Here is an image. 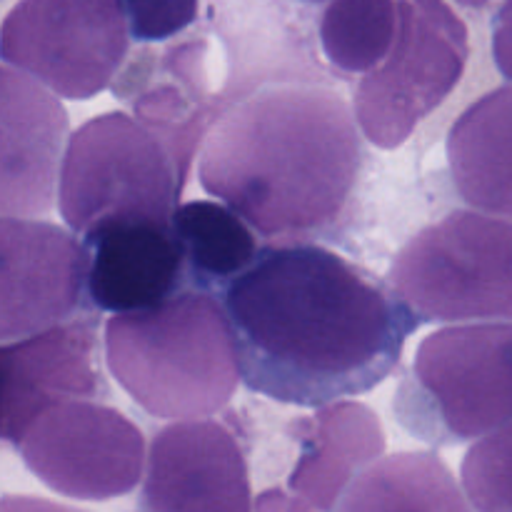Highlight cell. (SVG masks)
<instances>
[{
    "label": "cell",
    "instance_id": "13",
    "mask_svg": "<svg viewBox=\"0 0 512 512\" xmlns=\"http://www.w3.org/2000/svg\"><path fill=\"white\" fill-rule=\"evenodd\" d=\"M68 128V113L53 90L0 65V218L50 213Z\"/></svg>",
    "mask_w": 512,
    "mask_h": 512
},
{
    "label": "cell",
    "instance_id": "22",
    "mask_svg": "<svg viewBox=\"0 0 512 512\" xmlns=\"http://www.w3.org/2000/svg\"><path fill=\"white\" fill-rule=\"evenodd\" d=\"M493 60L495 68L512 80V0H505L493 20Z\"/></svg>",
    "mask_w": 512,
    "mask_h": 512
},
{
    "label": "cell",
    "instance_id": "18",
    "mask_svg": "<svg viewBox=\"0 0 512 512\" xmlns=\"http://www.w3.org/2000/svg\"><path fill=\"white\" fill-rule=\"evenodd\" d=\"M173 228L188 255V273L208 285L230 283L258 258L255 230L213 200H190L173 213Z\"/></svg>",
    "mask_w": 512,
    "mask_h": 512
},
{
    "label": "cell",
    "instance_id": "9",
    "mask_svg": "<svg viewBox=\"0 0 512 512\" xmlns=\"http://www.w3.org/2000/svg\"><path fill=\"white\" fill-rule=\"evenodd\" d=\"M15 448L40 483L75 500H113L133 493L148 460L143 430L98 400L50 405Z\"/></svg>",
    "mask_w": 512,
    "mask_h": 512
},
{
    "label": "cell",
    "instance_id": "2",
    "mask_svg": "<svg viewBox=\"0 0 512 512\" xmlns=\"http://www.w3.org/2000/svg\"><path fill=\"white\" fill-rule=\"evenodd\" d=\"M355 110L330 85L283 78L225 110L200 145L205 193L268 240L338 228L363 175Z\"/></svg>",
    "mask_w": 512,
    "mask_h": 512
},
{
    "label": "cell",
    "instance_id": "11",
    "mask_svg": "<svg viewBox=\"0 0 512 512\" xmlns=\"http://www.w3.org/2000/svg\"><path fill=\"white\" fill-rule=\"evenodd\" d=\"M135 512H253L245 455L218 420H175L153 438Z\"/></svg>",
    "mask_w": 512,
    "mask_h": 512
},
{
    "label": "cell",
    "instance_id": "7",
    "mask_svg": "<svg viewBox=\"0 0 512 512\" xmlns=\"http://www.w3.org/2000/svg\"><path fill=\"white\" fill-rule=\"evenodd\" d=\"M468 25L445 0H398L388 58L363 75L353 110L373 145L393 150L448 100L468 65Z\"/></svg>",
    "mask_w": 512,
    "mask_h": 512
},
{
    "label": "cell",
    "instance_id": "20",
    "mask_svg": "<svg viewBox=\"0 0 512 512\" xmlns=\"http://www.w3.org/2000/svg\"><path fill=\"white\" fill-rule=\"evenodd\" d=\"M460 478L478 512H512V420L468 450Z\"/></svg>",
    "mask_w": 512,
    "mask_h": 512
},
{
    "label": "cell",
    "instance_id": "16",
    "mask_svg": "<svg viewBox=\"0 0 512 512\" xmlns=\"http://www.w3.org/2000/svg\"><path fill=\"white\" fill-rule=\"evenodd\" d=\"M448 165L470 208L512 218V85L463 110L448 133Z\"/></svg>",
    "mask_w": 512,
    "mask_h": 512
},
{
    "label": "cell",
    "instance_id": "4",
    "mask_svg": "<svg viewBox=\"0 0 512 512\" xmlns=\"http://www.w3.org/2000/svg\"><path fill=\"white\" fill-rule=\"evenodd\" d=\"M395 420L435 448L512 420V323H460L420 340L393 398Z\"/></svg>",
    "mask_w": 512,
    "mask_h": 512
},
{
    "label": "cell",
    "instance_id": "5",
    "mask_svg": "<svg viewBox=\"0 0 512 512\" xmlns=\"http://www.w3.org/2000/svg\"><path fill=\"white\" fill-rule=\"evenodd\" d=\"M388 280L420 325L512 323V223L455 210L403 245Z\"/></svg>",
    "mask_w": 512,
    "mask_h": 512
},
{
    "label": "cell",
    "instance_id": "12",
    "mask_svg": "<svg viewBox=\"0 0 512 512\" xmlns=\"http://www.w3.org/2000/svg\"><path fill=\"white\" fill-rule=\"evenodd\" d=\"M95 318H70L30 338L0 343V440L18 445L28 425L65 400H103Z\"/></svg>",
    "mask_w": 512,
    "mask_h": 512
},
{
    "label": "cell",
    "instance_id": "8",
    "mask_svg": "<svg viewBox=\"0 0 512 512\" xmlns=\"http://www.w3.org/2000/svg\"><path fill=\"white\" fill-rule=\"evenodd\" d=\"M123 0H20L0 25V60L58 98L103 93L128 55Z\"/></svg>",
    "mask_w": 512,
    "mask_h": 512
},
{
    "label": "cell",
    "instance_id": "19",
    "mask_svg": "<svg viewBox=\"0 0 512 512\" xmlns=\"http://www.w3.org/2000/svg\"><path fill=\"white\" fill-rule=\"evenodd\" d=\"M398 0H333L320 18V48L340 75H368L388 58Z\"/></svg>",
    "mask_w": 512,
    "mask_h": 512
},
{
    "label": "cell",
    "instance_id": "6",
    "mask_svg": "<svg viewBox=\"0 0 512 512\" xmlns=\"http://www.w3.org/2000/svg\"><path fill=\"white\" fill-rule=\"evenodd\" d=\"M183 190L163 140L125 113H103L68 138L60 168L58 208L83 238L103 220L173 223Z\"/></svg>",
    "mask_w": 512,
    "mask_h": 512
},
{
    "label": "cell",
    "instance_id": "15",
    "mask_svg": "<svg viewBox=\"0 0 512 512\" xmlns=\"http://www.w3.org/2000/svg\"><path fill=\"white\" fill-rule=\"evenodd\" d=\"M300 455L288 485L315 510L330 512L350 483L385 455L383 423L360 400H333L295 420Z\"/></svg>",
    "mask_w": 512,
    "mask_h": 512
},
{
    "label": "cell",
    "instance_id": "3",
    "mask_svg": "<svg viewBox=\"0 0 512 512\" xmlns=\"http://www.w3.org/2000/svg\"><path fill=\"white\" fill-rule=\"evenodd\" d=\"M105 363L145 413L163 420L220 413L243 380L225 305L205 290L115 313L105 323Z\"/></svg>",
    "mask_w": 512,
    "mask_h": 512
},
{
    "label": "cell",
    "instance_id": "21",
    "mask_svg": "<svg viewBox=\"0 0 512 512\" xmlns=\"http://www.w3.org/2000/svg\"><path fill=\"white\" fill-rule=\"evenodd\" d=\"M135 40L158 43L183 33L198 18V0H123Z\"/></svg>",
    "mask_w": 512,
    "mask_h": 512
},
{
    "label": "cell",
    "instance_id": "25",
    "mask_svg": "<svg viewBox=\"0 0 512 512\" xmlns=\"http://www.w3.org/2000/svg\"><path fill=\"white\" fill-rule=\"evenodd\" d=\"M455 3L465 5V8H485V5H488L490 0H455Z\"/></svg>",
    "mask_w": 512,
    "mask_h": 512
},
{
    "label": "cell",
    "instance_id": "26",
    "mask_svg": "<svg viewBox=\"0 0 512 512\" xmlns=\"http://www.w3.org/2000/svg\"><path fill=\"white\" fill-rule=\"evenodd\" d=\"M303 3H325V0H303Z\"/></svg>",
    "mask_w": 512,
    "mask_h": 512
},
{
    "label": "cell",
    "instance_id": "10",
    "mask_svg": "<svg viewBox=\"0 0 512 512\" xmlns=\"http://www.w3.org/2000/svg\"><path fill=\"white\" fill-rule=\"evenodd\" d=\"M88 295V250L60 225L0 218V343L75 318Z\"/></svg>",
    "mask_w": 512,
    "mask_h": 512
},
{
    "label": "cell",
    "instance_id": "23",
    "mask_svg": "<svg viewBox=\"0 0 512 512\" xmlns=\"http://www.w3.org/2000/svg\"><path fill=\"white\" fill-rule=\"evenodd\" d=\"M253 512H320L300 495H288L280 488H270L253 500Z\"/></svg>",
    "mask_w": 512,
    "mask_h": 512
},
{
    "label": "cell",
    "instance_id": "17",
    "mask_svg": "<svg viewBox=\"0 0 512 512\" xmlns=\"http://www.w3.org/2000/svg\"><path fill=\"white\" fill-rule=\"evenodd\" d=\"M330 512H470V505L438 453H398L368 465Z\"/></svg>",
    "mask_w": 512,
    "mask_h": 512
},
{
    "label": "cell",
    "instance_id": "14",
    "mask_svg": "<svg viewBox=\"0 0 512 512\" xmlns=\"http://www.w3.org/2000/svg\"><path fill=\"white\" fill-rule=\"evenodd\" d=\"M88 295L105 313H133L173 298L188 275V255L173 223L103 220L83 235Z\"/></svg>",
    "mask_w": 512,
    "mask_h": 512
},
{
    "label": "cell",
    "instance_id": "1",
    "mask_svg": "<svg viewBox=\"0 0 512 512\" xmlns=\"http://www.w3.org/2000/svg\"><path fill=\"white\" fill-rule=\"evenodd\" d=\"M225 313L240 378L285 405L320 408L383 383L420 328L413 310L315 243L263 248L230 280Z\"/></svg>",
    "mask_w": 512,
    "mask_h": 512
},
{
    "label": "cell",
    "instance_id": "24",
    "mask_svg": "<svg viewBox=\"0 0 512 512\" xmlns=\"http://www.w3.org/2000/svg\"><path fill=\"white\" fill-rule=\"evenodd\" d=\"M0 512H88L60 505L55 500L35 498V495H5L0 498Z\"/></svg>",
    "mask_w": 512,
    "mask_h": 512
}]
</instances>
